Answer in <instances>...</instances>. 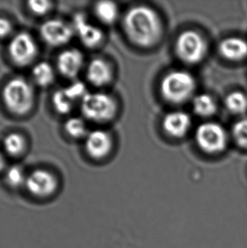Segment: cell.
Listing matches in <instances>:
<instances>
[{"instance_id":"2","label":"cell","mask_w":247,"mask_h":248,"mask_svg":"<svg viewBox=\"0 0 247 248\" xmlns=\"http://www.w3.org/2000/svg\"><path fill=\"white\" fill-rule=\"evenodd\" d=\"M3 104L10 113L23 116L33 108L35 93L32 86L23 78L11 79L3 87Z\"/></svg>"},{"instance_id":"21","label":"cell","mask_w":247,"mask_h":248,"mask_svg":"<svg viewBox=\"0 0 247 248\" xmlns=\"http://www.w3.org/2000/svg\"><path fill=\"white\" fill-rule=\"evenodd\" d=\"M52 103L54 105V109L59 114H67L70 113L73 109L75 101L66 93L63 88L56 91L52 97Z\"/></svg>"},{"instance_id":"7","label":"cell","mask_w":247,"mask_h":248,"mask_svg":"<svg viewBox=\"0 0 247 248\" xmlns=\"http://www.w3.org/2000/svg\"><path fill=\"white\" fill-rule=\"evenodd\" d=\"M57 178L50 171L37 169L27 174L25 187L28 193L38 199H46L53 197L58 190Z\"/></svg>"},{"instance_id":"20","label":"cell","mask_w":247,"mask_h":248,"mask_svg":"<svg viewBox=\"0 0 247 248\" xmlns=\"http://www.w3.org/2000/svg\"><path fill=\"white\" fill-rule=\"evenodd\" d=\"M95 13L102 22L109 25L117 20L119 9L114 2L101 1L97 3L95 6Z\"/></svg>"},{"instance_id":"13","label":"cell","mask_w":247,"mask_h":248,"mask_svg":"<svg viewBox=\"0 0 247 248\" xmlns=\"http://www.w3.org/2000/svg\"><path fill=\"white\" fill-rule=\"evenodd\" d=\"M83 65V54L75 48L63 51L57 59L58 70L63 77L70 79L77 78Z\"/></svg>"},{"instance_id":"22","label":"cell","mask_w":247,"mask_h":248,"mask_svg":"<svg viewBox=\"0 0 247 248\" xmlns=\"http://www.w3.org/2000/svg\"><path fill=\"white\" fill-rule=\"evenodd\" d=\"M64 131L70 138H75V139L86 138L87 134L89 133L87 131L86 122L79 117L68 119L64 124Z\"/></svg>"},{"instance_id":"16","label":"cell","mask_w":247,"mask_h":248,"mask_svg":"<svg viewBox=\"0 0 247 248\" xmlns=\"http://www.w3.org/2000/svg\"><path fill=\"white\" fill-rule=\"evenodd\" d=\"M192 107L195 114L202 118H208L216 113L217 104L209 94L201 93L194 97Z\"/></svg>"},{"instance_id":"12","label":"cell","mask_w":247,"mask_h":248,"mask_svg":"<svg viewBox=\"0 0 247 248\" xmlns=\"http://www.w3.org/2000/svg\"><path fill=\"white\" fill-rule=\"evenodd\" d=\"M162 126L169 137L176 139L184 138L190 131L191 118L183 111H173L164 116Z\"/></svg>"},{"instance_id":"5","label":"cell","mask_w":247,"mask_h":248,"mask_svg":"<svg viewBox=\"0 0 247 248\" xmlns=\"http://www.w3.org/2000/svg\"><path fill=\"white\" fill-rule=\"evenodd\" d=\"M174 51L185 64H198L207 55V42L203 36L196 31H185L178 36Z\"/></svg>"},{"instance_id":"14","label":"cell","mask_w":247,"mask_h":248,"mask_svg":"<svg viewBox=\"0 0 247 248\" xmlns=\"http://www.w3.org/2000/svg\"><path fill=\"white\" fill-rule=\"evenodd\" d=\"M87 78L95 87H104L112 81L113 69L108 61L94 59L87 65Z\"/></svg>"},{"instance_id":"6","label":"cell","mask_w":247,"mask_h":248,"mask_svg":"<svg viewBox=\"0 0 247 248\" xmlns=\"http://www.w3.org/2000/svg\"><path fill=\"white\" fill-rule=\"evenodd\" d=\"M195 139L198 148L208 155L220 154L228 145V133L225 129L214 121H207L198 125Z\"/></svg>"},{"instance_id":"17","label":"cell","mask_w":247,"mask_h":248,"mask_svg":"<svg viewBox=\"0 0 247 248\" xmlns=\"http://www.w3.org/2000/svg\"><path fill=\"white\" fill-rule=\"evenodd\" d=\"M32 78L35 83L45 87L53 83L55 78L54 68L47 62H39L32 69Z\"/></svg>"},{"instance_id":"11","label":"cell","mask_w":247,"mask_h":248,"mask_svg":"<svg viewBox=\"0 0 247 248\" xmlns=\"http://www.w3.org/2000/svg\"><path fill=\"white\" fill-rule=\"evenodd\" d=\"M74 32L77 33L80 42L89 48L97 47L103 43L104 33L98 27L87 21L82 14H77L73 20Z\"/></svg>"},{"instance_id":"28","label":"cell","mask_w":247,"mask_h":248,"mask_svg":"<svg viewBox=\"0 0 247 248\" xmlns=\"http://www.w3.org/2000/svg\"><path fill=\"white\" fill-rule=\"evenodd\" d=\"M5 165H6L5 158H4V156L2 155V153L0 152V172H2L4 170Z\"/></svg>"},{"instance_id":"9","label":"cell","mask_w":247,"mask_h":248,"mask_svg":"<svg viewBox=\"0 0 247 248\" xmlns=\"http://www.w3.org/2000/svg\"><path fill=\"white\" fill-rule=\"evenodd\" d=\"M41 37L46 44L53 47H60L68 44L73 37V27L58 19L45 21L40 28Z\"/></svg>"},{"instance_id":"19","label":"cell","mask_w":247,"mask_h":248,"mask_svg":"<svg viewBox=\"0 0 247 248\" xmlns=\"http://www.w3.org/2000/svg\"><path fill=\"white\" fill-rule=\"evenodd\" d=\"M3 147L4 151L12 157H19L27 148V141L22 135L10 133L3 138Z\"/></svg>"},{"instance_id":"25","label":"cell","mask_w":247,"mask_h":248,"mask_svg":"<svg viewBox=\"0 0 247 248\" xmlns=\"http://www.w3.org/2000/svg\"><path fill=\"white\" fill-rule=\"evenodd\" d=\"M66 93L70 96L72 100L77 102L82 100L83 97L88 93L86 85L82 81H76L70 84L68 87L63 88Z\"/></svg>"},{"instance_id":"26","label":"cell","mask_w":247,"mask_h":248,"mask_svg":"<svg viewBox=\"0 0 247 248\" xmlns=\"http://www.w3.org/2000/svg\"><path fill=\"white\" fill-rule=\"evenodd\" d=\"M28 8L35 15L44 16L51 10L52 3L48 1H30L28 2Z\"/></svg>"},{"instance_id":"10","label":"cell","mask_w":247,"mask_h":248,"mask_svg":"<svg viewBox=\"0 0 247 248\" xmlns=\"http://www.w3.org/2000/svg\"><path fill=\"white\" fill-rule=\"evenodd\" d=\"M85 141L87 155L94 159H102L110 154L113 148V138L108 131L95 130L91 131Z\"/></svg>"},{"instance_id":"18","label":"cell","mask_w":247,"mask_h":248,"mask_svg":"<svg viewBox=\"0 0 247 248\" xmlns=\"http://www.w3.org/2000/svg\"><path fill=\"white\" fill-rule=\"evenodd\" d=\"M224 105L231 114L235 115L246 114L247 112V96L239 91L232 92L225 97Z\"/></svg>"},{"instance_id":"4","label":"cell","mask_w":247,"mask_h":248,"mask_svg":"<svg viewBox=\"0 0 247 248\" xmlns=\"http://www.w3.org/2000/svg\"><path fill=\"white\" fill-rule=\"evenodd\" d=\"M80 110L85 118L95 123L112 121L118 112L114 97L104 93H88L80 101Z\"/></svg>"},{"instance_id":"15","label":"cell","mask_w":247,"mask_h":248,"mask_svg":"<svg viewBox=\"0 0 247 248\" xmlns=\"http://www.w3.org/2000/svg\"><path fill=\"white\" fill-rule=\"evenodd\" d=\"M218 51L225 60L239 62L247 58V42L240 37H228L221 42Z\"/></svg>"},{"instance_id":"27","label":"cell","mask_w":247,"mask_h":248,"mask_svg":"<svg viewBox=\"0 0 247 248\" xmlns=\"http://www.w3.org/2000/svg\"><path fill=\"white\" fill-rule=\"evenodd\" d=\"M13 32V26L6 18L0 17V38L10 37Z\"/></svg>"},{"instance_id":"3","label":"cell","mask_w":247,"mask_h":248,"mask_svg":"<svg viewBox=\"0 0 247 248\" xmlns=\"http://www.w3.org/2000/svg\"><path fill=\"white\" fill-rule=\"evenodd\" d=\"M197 82L193 76L185 71H173L161 81L160 93L165 101L182 104L193 97Z\"/></svg>"},{"instance_id":"23","label":"cell","mask_w":247,"mask_h":248,"mask_svg":"<svg viewBox=\"0 0 247 248\" xmlns=\"http://www.w3.org/2000/svg\"><path fill=\"white\" fill-rule=\"evenodd\" d=\"M27 174H25L23 169L20 166H12L8 169L5 174V181L7 185L14 189L25 186L27 181Z\"/></svg>"},{"instance_id":"8","label":"cell","mask_w":247,"mask_h":248,"mask_svg":"<svg viewBox=\"0 0 247 248\" xmlns=\"http://www.w3.org/2000/svg\"><path fill=\"white\" fill-rule=\"evenodd\" d=\"M8 50L15 64L25 66L32 63L37 57V45L31 34L22 31L12 37Z\"/></svg>"},{"instance_id":"1","label":"cell","mask_w":247,"mask_h":248,"mask_svg":"<svg viewBox=\"0 0 247 248\" xmlns=\"http://www.w3.org/2000/svg\"><path fill=\"white\" fill-rule=\"evenodd\" d=\"M123 27L128 39L142 48L154 47L164 35L160 16L154 9L146 5L130 8L124 17Z\"/></svg>"},{"instance_id":"24","label":"cell","mask_w":247,"mask_h":248,"mask_svg":"<svg viewBox=\"0 0 247 248\" xmlns=\"http://www.w3.org/2000/svg\"><path fill=\"white\" fill-rule=\"evenodd\" d=\"M232 136L240 148L247 150V119L240 120L233 125Z\"/></svg>"}]
</instances>
